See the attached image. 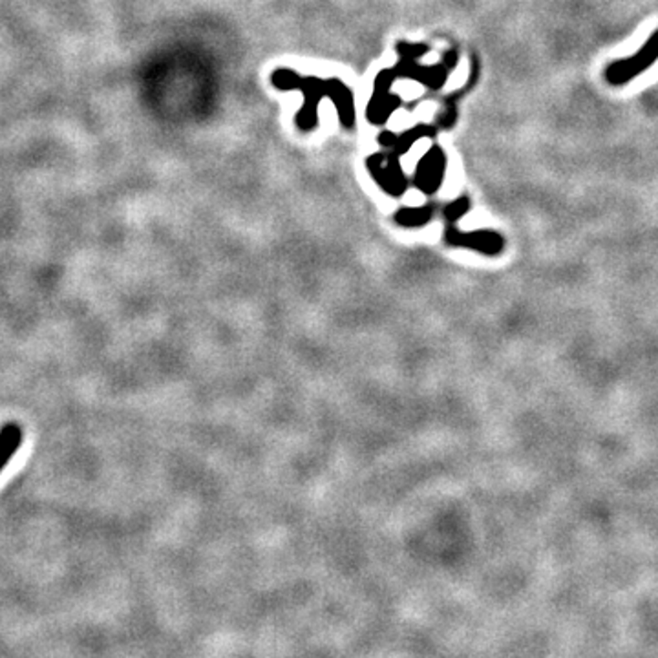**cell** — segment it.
I'll use <instances>...</instances> for the list:
<instances>
[{
  "label": "cell",
  "mask_w": 658,
  "mask_h": 658,
  "mask_svg": "<svg viewBox=\"0 0 658 658\" xmlns=\"http://www.w3.org/2000/svg\"><path fill=\"white\" fill-rule=\"evenodd\" d=\"M271 83L277 90L289 92L298 90L304 94V107L297 114V125L304 132H311L319 125V103L329 98L339 112V120L344 129L355 127V98L340 79H320L302 78L298 72L289 68H278L271 76Z\"/></svg>",
  "instance_id": "1"
},
{
  "label": "cell",
  "mask_w": 658,
  "mask_h": 658,
  "mask_svg": "<svg viewBox=\"0 0 658 658\" xmlns=\"http://www.w3.org/2000/svg\"><path fill=\"white\" fill-rule=\"evenodd\" d=\"M654 63H658V30L653 32L636 54L611 63L605 68V81L611 87H623L647 72Z\"/></svg>",
  "instance_id": "2"
},
{
  "label": "cell",
  "mask_w": 658,
  "mask_h": 658,
  "mask_svg": "<svg viewBox=\"0 0 658 658\" xmlns=\"http://www.w3.org/2000/svg\"><path fill=\"white\" fill-rule=\"evenodd\" d=\"M368 171L377 185L390 196H402L408 191V178L401 167V162L393 154H373L366 160Z\"/></svg>",
  "instance_id": "3"
},
{
  "label": "cell",
  "mask_w": 658,
  "mask_h": 658,
  "mask_svg": "<svg viewBox=\"0 0 658 658\" xmlns=\"http://www.w3.org/2000/svg\"><path fill=\"white\" fill-rule=\"evenodd\" d=\"M395 81H397V78H395L393 70H382L377 76L375 87H373V96H371L368 110H366L370 123L384 125L390 120V116L402 107V99L390 92V89Z\"/></svg>",
  "instance_id": "4"
},
{
  "label": "cell",
  "mask_w": 658,
  "mask_h": 658,
  "mask_svg": "<svg viewBox=\"0 0 658 658\" xmlns=\"http://www.w3.org/2000/svg\"><path fill=\"white\" fill-rule=\"evenodd\" d=\"M444 242L452 247L470 249L486 256L501 255L505 249V238L496 231H459L457 227H448Z\"/></svg>",
  "instance_id": "5"
},
{
  "label": "cell",
  "mask_w": 658,
  "mask_h": 658,
  "mask_svg": "<svg viewBox=\"0 0 658 658\" xmlns=\"http://www.w3.org/2000/svg\"><path fill=\"white\" fill-rule=\"evenodd\" d=\"M444 172H446V154L439 145H433L417 163L413 174V185L423 194L432 196L443 185Z\"/></svg>",
  "instance_id": "6"
},
{
  "label": "cell",
  "mask_w": 658,
  "mask_h": 658,
  "mask_svg": "<svg viewBox=\"0 0 658 658\" xmlns=\"http://www.w3.org/2000/svg\"><path fill=\"white\" fill-rule=\"evenodd\" d=\"M450 68L446 65H435V67H423L417 63V59L401 57L399 65L393 68V74L397 79H412L421 85H426L430 90H439L446 79H448Z\"/></svg>",
  "instance_id": "7"
},
{
  "label": "cell",
  "mask_w": 658,
  "mask_h": 658,
  "mask_svg": "<svg viewBox=\"0 0 658 658\" xmlns=\"http://www.w3.org/2000/svg\"><path fill=\"white\" fill-rule=\"evenodd\" d=\"M437 134V129L435 127H430V125H417L399 136H395L393 132L386 131V132H381L379 136V143L381 147L388 149L390 154L401 158L402 154H406L419 140L423 138H433Z\"/></svg>",
  "instance_id": "8"
},
{
  "label": "cell",
  "mask_w": 658,
  "mask_h": 658,
  "mask_svg": "<svg viewBox=\"0 0 658 658\" xmlns=\"http://www.w3.org/2000/svg\"><path fill=\"white\" fill-rule=\"evenodd\" d=\"M23 444V428L17 423H6L0 428V472L6 468L12 457Z\"/></svg>",
  "instance_id": "9"
},
{
  "label": "cell",
  "mask_w": 658,
  "mask_h": 658,
  "mask_svg": "<svg viewBox=\"0 0 658 658\" xmlns=\"http://www.w3.org/2000/svg\"><path fill=\"white\" fill-rule=\"evenodd\" d=\"M433 214H435V207L432 204H428V205H423V207H402V209H399L395 213L393 220L401 227L417 229V227H423V225L430 224L433 220Z\"/></svg>",
  "instance_id": "10"
},
{
  "label": "cell",
  "mask_w": 658,
  "mask_h": 658,
  "mask_svg": "<svg viewBox=\"0 0 658 658\" xmlns=\"http://www.w3.org/2000/svg\"><path fill=\"white\" fill-rule=\"evenodd\" d=\"M470 211V200L466 196L457 198L455 202H450L444 209H443V216L450 222L455 224L459 218H463L466 213Z\"/></svg>",
  "instance_id": "11"
},
{
  "label": "cell",
  "mask_w": 658,
  "mask_h": 658,
  "mask_svg": "<svg viewBox=\"0 0 658 658\" xmlns=\"http://www.w3.org/2000/svg\"><path fill=\"white\" fill-rule=\"evenodd\" d=\"M428 52H430V47H426V45H410V43L397 45V54L401 57H408V59H419L421 56H424Z\"/></svg>",
  "instance_id": "12"
},
{
  "label": "cell",
  "mask_w": 658,
  "mask_h": 658,
  "mask_svg": "<svg viewBox=\"0 0 658 658\" xmlns=\"http://www.w3.org/2000/svg\"><path fill=\"white\" fill-rule=\"evenodd\" d=\"M457 61H459L457 52L450 50V52H446V54H444V61H443V65H446V67L452 70V68H455V67H457Z\"/></svg>",
  "instance_id": "13"
}]
</instances>
